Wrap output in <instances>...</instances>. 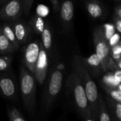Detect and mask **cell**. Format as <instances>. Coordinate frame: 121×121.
Returning <instances> with one entry per match:
<instances>
[{"mask_svg": "<svg viewBox=\"0 0 121 121\" xmlns=\"http://www.w3.org/2000/svg\"><path fill=\"white\" fill-rule=\"evenodd\" d=\"M114 14H116V16H119V17H121V5H118V6H117L116 7V9H115V13H114Z\"/></svg>", "mask_w": 121, "mask_h": 121, "instance_id": "31", "label": "cell"}, {"mask_svg": "<svg viewBox=\"0 0 121 121\" xmlns=\"http://www.w3.org/2000/svg\"><path fill=\"white\" fill-rule=\"evenodd\" d=\"M66 89L69 100L77 113L86 121H95L84 89L74 69L67 79Z\"/></svg>", "mask_w": 121, "mask_h": 121, "instance_id": "1", "label": "cell"}, {"mask_svg": "<svg viewBox=\"0 0 121 121\" xmlns=\"http://www.w3.org/2000/svg\"><path fill=\"white\" fill-rule=\"evenodd\" d=\"M42 36V45L44 47L45 50L47 51L48 54L49 55L52 48V33L50 31V29L48 26H45V28L41 33Z\"/></svg>", "mask_w": 121, "mask_h": 121, "instance_id": "17", "label": "cell"}, {"mask_svg": "<svg viewBox=\"0 0 121 121\" xmlns=\"http://www.w3.org/2000/svg\"><path fill=\"white\" fill-rule=\"evenodd\" d=\"M103 85L110 86V87H118L121 84L118 83L116 81L113 73H108L106 74L102 79Z\"/></svg>", "mask_w": 121, "mask_h": 121, "instance_id": "23", "label": "cell"}, {"mask_svg": "<svg viewBox=\"0 0 121 121\" xmlns=\"http://www.w3.org/2000/svg\"><path fill=\"white\" fill-rule=\"evenodd\" d=\"M121 85H118V87H110L107 86L105 85H103V88L105 89L108 95L112 98L113 99L121 102Z\"/></svg>", "mask_w": 121, "mask_h": 121, "instance_id": "20", "label": "cell"}, {"mask_svg": "<svg viewBox=\"0 0 121 121\" xmlns=\"http://www.w3.org/2000/svg\"><path fill=\"white\" fill-rule=\"evenodd\" d=\"M34 0H21L22 4V9L23 13L26 15H28L32 7L33 3Z\"/></svg>", "mask_w": 121, "mask_h": 121, "instance_id": "26", "label": "cell"}, {"mask_svg": "<svg viewBox=\"0 0 121 121\" xmlns=\"http://www.w3.org/2000/svg\"><path fill=\"white\" fill-rule=\"evenodd\" d=\"M111 52H112V56L113 60L116 62L118 60L121 59V42L116 44V45L111 47Z\"/></svg>", "mask_w": 121, "mask_h": 121, "instance_id": "25", "label": "cell"}, {"mask_svg": "<svg viewBox=\"0 0 121 121\" xmlns=\"http://www.w3.org/2000/svg\"><path fill=\"white\" fill-rule=\"evenodd\" d=\"M97 111H98V120L101 121H111V118H110L109 114L107 111V108L101 94H99Z\"/></svg>", "mask_w": 121, "mask_h": 121, "instance_id": "16", "label": "cell"}, {"mask_svg": "<svg viewBox=\"0 0 121 121\" xmlns=\"http://www.w3.org/2000/svg\"><path fill=\"white\" fill-rule=\"evenodd\" d=\"M63 78L64 72L62 68H61L60 65L52 67L43 91L41 102V110L43 113H48L52 106L61 91Z\"/></svg>", "mask_w": 121, "mask_h": 121, "instance_id": "3", "label": "cell"}, {"mask_svg": "<svg viewBox=\"0 0 121 121\" xmlns=\"http://www.w3.org/2000/svg\"><path fill=\"white\" fill-rule=\"evenodd\" d=\"M8 118L11 121H24L26 118L15 107H11L8 110Z\"/></svg>", "mask_w": 121, "mask_h": 121, "instance_id": "22", "label": "cell"}, {"mask_svg": "<svg viewBox=\"0 0 121 121\" xmlns=\"http://www.w3.org/2000/svg\"><path fill=\"white\" fill-rule=\"evenodd\" d=\"M106 100L108 102V104L111 110V112L113 115L115 117V119L118 121H121V103L118 102L112 98H111L109 96L106 97Z\"/></svg>", "mask_w": 121, "mask_h": 121, "instance_id": "18", "label": "cell"}, {"mask_svg": "<svg viewBox=\"0 0 121 121\" xmlns=\"http://www.w3.org/2000/svg\"><path fill=\"white\" fill-rule=\"evenodd\" d=\"M9 22L12 26L15 36L19 45L26 43L32 30L30 24L20 20V18Z\"/></svg>", "mask_w": 121, "mask_h": 121, "instance_id": "11", "label": "cell"}, {"mask_svg": "<svg viewBox=\"0 0 121 121\" xmlns=\"http://www.w3.org/2000/svg\"><path fill=\"white\" fill-rule=\"evenodd\" d=\"M94 43L96 54L101 60L104 72L116 69V62L115 63L111 56V47L105 37L102 26L95 28L94 31Z\"/></svg>", "mask_w": 121, "mask_h": 121, "instance_id": "5", "label": "cell"}, {"mask_svg": "<svg viewBox=\"0 0 121 121\" xmlns=\"http://www.w3.org/2000/svg\"><path fill=\"white\" fill-rule=\"evenodd\" d=\"M20 91L24 107L28 113L32 115L36 101V80L24 65L20 69Z\"/></svg>", "mask_w": 121, "mask_h": 121, "instance_id": "4", "label": "cell"}, {"mask_svg": "<svg viewBox=\"0 0 121 121\" xmlns=\"http://www.w3.org/2000/svg\"><path fill=\"white\" fill-rule=\"evenodd\" d=\"M86 8L92 18H99L104 15V8L97 0H89L86 2Z\"/></svg>", "mask_w": 121, "mask_h": 121, "instance_id": "13", "label": "cell"}, {"mask_svg": "<svg viewBox=\"0 0 121 121\" xmlns=\"http://www.w3.org/2000/svg\"><path fill=\"white\" fill-rule=\"evenodd\" d=\"M22 13L21 0H9L0 9V19L12 21L19 18Z\"/></svg>", "mask_w": 121, "mask_h": 121, "instance_id": "9", "label": "cell"}, {"mask_svg": "<svg viewBox=\"0 0 121 121\" xmlns=\"http://www.w3.org/2000/svg\"><path fill=\"white\" fill-rule=\"evenodd\" d=\"M13 57L11 54L0 55V72H6L10 69Z\"/></svg>", "mask_w": 121, "mask_h": 121, "instance_id": "21", "label": "cell"}, {"mask_svg": "<svg viewBox=\"0 0 121 121\" xmlns=\"http://www.w3.org/2000/svg\"><path fill=\"white\" fill-rule=\"evenodd\" d=\"M82 60L91 75L97 77L104 72L101 60L96 53L87 58H82Z\"/></svg>", "mask_w": 121, "mask_h": 121, "instance_id": "12", "label": "cell"}, {"mask_svg": "<svg viewBox=\"0 0 121 121\" xmlns=\"http://www.w3.org/2000/svg\"><path fill=\"white\" fill-rule=\"evenodd\" d=\"M61 23L65 32L71 30L74 16V4L72 0H62L60 6Z\"/></svg>", "mask_w": 121, "mask_h": 121, "instance_id": "10", "label": "cell"}, {"mask_svg": "<svg viewBox=\"0 0 121 121\" xmlns=\"http://www.w3.org/2000/svg\"><path fill=\"white\" fill-rule=\"evenodd\" d=\"M102 27L104 29V33L105 37L107 39V40H108L110 39V38L116 33L115 26L112 23H106Z\"/></svg>", "mask_w": 121, "mask_h": 121, "instance_id": "24", "label": "cell"}, {"mask_svg": "<svg viewBox=\"0 0 121 121\" xmlns=\"http://www.w3.org/2000/svg\"><path fill=\"white\" fill-rule=\"evenodd\" d=\"M29 24L31 28L38 34H41L45 26L43 18L38 15H35L31 18Z\"/></svg>", "mask_w": 121, "mask_h": 121, "instance_id": "19", "label": "cell"}, {"mask_svg": "<svg viewBox=\"0 0 121 121\" xmlns=\"http://www.w3.org/2000/svg\"><path fill=\"white\" fill-rule=\"evenodd\" d=\"M41 42L38 40H35L29 43L23 50V65L26 68L34 75L35 66L39 55Z\"/></svg>", "mask_w": 121, "mask_h": 121, "instance_id": "7", "label": "cell"}, {"mask_svg": "<svg viewBox=\"0 0 121 121\" xmlns=\"http://www.w3.org/2000/svg\"><path fill=\"white\" fill-rule=\"evenodd\" d=\"M1 30L3 32V33L4 34V35L6 37V38L9 40V42L12 44V45L13 46V48H15L16 50H18V48H19V44L16 40V38L15 36L12 26L11 24V23H5L3 25H1Z\"/></svg>", "mask_w": 121, "mask_h": 121, "instance_id": "14", "label": "cell"}, {"mask_svg": "<svg viewBox=\"0 0 121 121\" xmlns=\"http://www.w3.org/2000/svg\"><path fill=\"white\" fill-rule=\"evenodd\" d=\"M72 66L74 72L79 77L82 86L84 89L91 111L94 120H98V99L99 93L96 85L91 78V74L88 72L83 63L82 57L79 55H75L72 60Z\"/></svg>", "mask_w": 121, "mask_h": 121, "instance_id": "2", "label": "cell"}, {"mask_svg": "<svg viewBox=\"0 0 121 121\" xmlns=\"http://www.w3.org/2000/svg\"><path fill=\"white\" fill-rule=\"evenodd\" d=\"M15 51V48L4 35L0 27V55L12 54Z\"/></svg>", "mask_w": 121, "mask_h": 121, "instance_id": "15", "label": "cell"}, {"mask_svg": "<svg viewBox=\"0 0 121 121\" xmlns=\"http://www.w3.org/2000/svg\"><path fill=\"white\" fill-rule=\"evenodd\" d=\"M53 9L55 10V12H57L60 9V3H59V0H51Z\"/></svg>", "mask_w": 121, "mask_h": 121, "instance_id": "30", "label": "cell"}, {"mask_svg": "<svg viewBox=\"0 0 121 121\" xmlns=\"http://www.w3.org/2000/svg\"><path fill=\"white\" fill-rule=\"evenodd\" d=\"M113 19H114V26L116 29L118 30V32H121V18L116 16V14H114L113 16Z\"/></svg>", "mask_w": 121, "mask_h": 121, "instance_id": "29", "label": "cell"}, {"mask_svg": "<svg viewBox=\"0 0 121 121\" xmlns=\"http://www.w3.org/2000/svg\"><path fill=\"white\" fill-rule=\"evenodd\" d=\"M9 0H0V6H1L4 4H5L6 2H7Z\"/></svg>", "mask_w": 121, "mask_h": 121, "instance_id": "32", "label": "cell"}, {"mask_svg": "<svg viewBox=\"0 0 121 121\" xmlns=\"http://www.w3.org/2000/svg\"><path fill=\"white\" fill-rule=\"evenodd\" d=\"M48 13H49V9H48V7H47L46 6L40 4L37 7L36 15L43 18V17L46 16L48 14Z\"/></svg>", "mask_w": 121, "mask_h": 121, "instance_id": "27", "label": "cell"}, {"mask_svg": "<svg viewBox=\"0 0 121 121\" xmlns=\"http://www.w3.org/2000/svg\"><path fill=\"white\" fill-rule=\"evenodd\" d=\"M108 44H109L111 48L114 46V45H116V44L120 43V35L118 33H115L110 38V39L108 40Z\"/></svg>", "mask_w": 121, "mask_h": 121, "instance_id": "28", "label": "cell"}, {"mask_svg": "<svg viewBox=\"0 0 121 121\" xmlns=\"http://www.w3.org/2000/svg\"><path fill=\"white\" fill-rule=\"evenodd\" d=\"M48 55H49L45 50L41 43L40 52L35 63L34 72V77L35 78V80L40 85H43L44 84V82H45V79L47 77L49 66Z\"/></svg>", "mask_w": 121, "mask_h": 121, "instance_id": "8", "label": "cell"}, {"mask_svg": "<svg viewBox=\"0 0 121 121\" xmlns=\"http://www.w3.org/2000/svg\"><path fill=\"white\" fill-rule=\"evenodd\" d=\"M0 94L8 100L16 101L18 88L13 75L0 72Z\"/></svg>", "mask_w": 121, "mask_h": 121, "instance_id": "6", "label": "cell"}]
</instances>
